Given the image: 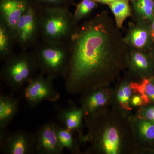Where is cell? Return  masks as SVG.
I'll return each instance as SVG.
<instances>
[{
  "instance_id": "obj_1",
  "label": "cell",
  "mask_w": 154,
  "mask_h": 154,
  "mask_svg": "<svg viewBox=\"0 0 154 154\" xmlns=\"http://www.w3.org/2000/svg\"><path fill=\"white\" fill-rule=\"evenodd\" d=\"M70 57L64 75L71 95L108 87L127 68L128 48L107 11L78 25L70 41Z\"/></svg>"
},
{
  "instance_id": "obj_2",
  "label": "cell",
  "mask_w": 154,
  "mask_h": 154,
  "mask_svg": "<svg viewBox=\"0 0 154 154\" xmlns=\"http://www.w3.org/2000/svg\"><path fill=\"white\" fill-rule=\"evenodd\" d=\"M85 121L88 133L80 142L90 144L87 153L123 154L137 148L133 121L118 107L105 109Z\"/></svg>"
},
{
  "instance_id": "obj_3",
  "label": "cell",
  "mask_w": 154,
  "mask_h": 154,
  "mask_svg": "<svg viewBox=\"0 0 154 154\" xmlns=\"http://www.w3.org/2000/svg\"><path fill=\"white\" fill-rule=\"evenodd\" d=\"M78 25L68 8H40V37L42 41L69 43Z\"/></svg>"
},
{
  "instance_id": "obj_4",
  "label": "cell",
  "mask_w": 154,
  "mask_h": 154,
  "mask_svg": "<svg viewBox=\"0 0 154 154\" xmlns=\"http://www.w3.org/2000/svg\"><path fill=\"white\" fill-rule=\"evenodd\" d=\"M38 69L46 76L63 78L70 57L69 43H54L40 40L32 48Z\"/></svg>"
},
{
  "instance_id": "obj_5",
  "label": "cell",
  "mask_w": 154,
  "mask_h": 154,
  "mask_svg": "<svg viewBox=\"0 0 154 154\" xmlns=\"http://www.w3.org/2000/svg\"><path fill=\"white\" fill-rule=\"evenodd\" d=\"M3 63L0 73L1 79L14 92L19 91L28 83L38 69L31 51L21 50Z\"/></svg>"
},
{
  "instance_id": "obj_6",
  "label": "cell",
  "mask_w": 154,
  "mask_h": 154,
  "mask_svg": "<svg viewBox=\"0 0 154 154\" xmlns=\"http://www.w3.org/2000/svg\"><path fill=\"white\" fill-rule=\"evenodd\" d=\"M40 8L29 3L13 31L15 45L21 50L32 48L41 40Z\"/></svg>"
},
{
  "instance_id": "obj_7",
  "label": "cell",
  "mask_w": 154,
  "mask_h": 154,
  "mask_svg": "<svg viewBox=\"0 0 154 154\" xmlns=\"http://www.w3.org/2000/svg\"><path fill=\"white\" fill-rule=\"evenodd\" d=\"M54 79L40 72L28 83L24 91V98L28 107L33 108L44 101L54 102L60 98V94L54 85Z\"/></svg>"
},
{
  "instance_id": "obj_8",
  "label": "cell",
  "mask_w": 154,
  "mask_h": 154,
  "mask_svg": "<svg viewBox=\"0 0 154 154\" xmlns=\"http://www.w3.org/2000/svg\"><path fill=\"white\" fill-rule=\"evenodd\" d=\"M0 150L5 154H34L33 133L25 130L0 135Z\"/></svg>"
},
{
  "instance_id": "obj_9",
  "label": "cell",
  "mask_w": 154,
  "mask_h": 154,
  "mask_svg": "<svg viewBox=\"0 0 154 154\" xmlns=\"http://www.w3.org/2000/svg\"><path fill=\"white\" fill-rule=\"evenodd\" d=\"M54 122H46L33 133L36 154H62L64 149L59 142Z\"/></svg>"
},
{
  "instance_id": "obj_10",
  "label": "cell",
  "mask_w": 154,
  "mask_h": 154,
  "mask_svg": "<svg viewBox=\"0 0 154 154\" xmlns=\"http://www.w3.org/2000/svg\"><path fill=\"white\" fill-rule=\"evenodd\" d=\"M123 41L128 48L149 52L154 44L150 24L130 22Z\"/></svg>"
},
{
  "instance_id": "obj_11",
  "label": "cell",
  "mask_w": 154,
  "mask_h": 154,
  "mask_svg": "<svg viewBox=\"0 0 154 154\" xmlns=\"http://www.w3.org/2000/svg\"><path fill=\"white\" fill-rule=\"evenodd\" d=\"M107 87L96 88L81 94L80 102L85 120L105 110L113 95Z\"/></svg>"
},
{
  "instance_id": "obj_12",
  "label": "cell",
  "mask_w": 154,
  "mask_h": 154,
  "mask_svg": "<svg viewBox=\"0 0 154 154\" xmlns=\"http://www.w3.org/2000/svg\"><path fill=\"white\" fill-rule=\"evenodd\" d=\"M54 108L56 111L57 118L62 126L73 132H78L79 139L82 137L81 129L83 118L85 117L83 108L77 107L70 100L68 101L66 107H62L56 104Z\"/></svg>"
},
{
  "instance_id": "obj_13",
  "label": "cell",
  "mask_w": 154,
  "mask_h": 154,
  "mask_svg": "<svg viewBox=\"0 0 154 154\" xmlns=\"http://www.w3.org/2000/svg\"><path fill=\"white\" fill-rule=\"evenodd\" d=\"M127 68L133 74L143 79L154 75V62L149 52L128 48Z\"/></svg>"
},
{
  "instance_id": "obj_14",
  "label": "cell",
  "mask_w": 154,
  "mask_h": 154,
  "mask_svg": "<svg viewBox=\"0 0 154 154\" xmlns=\"http://www.w3.org/2000/svg\"><path fill=\"white\" fill-rule=\"evenodd\" d=\"M28 4V0H0V22L13 33Z\"/></svg>"
},
{
  "instance_id": "obj_15",
  "label": "cell",
  "mask_w": 154,
  "mask_h": 154,
  "mask_svg": "<svg viewBox=\"0 0 154 154\" xmlns=\"http://www.w3.org/2000/svg\"><path fill=\"white\" fill-rule=\"evenodd\" d=\"M19 99L12 95H0V135L8 132V127L19 111Z\"/></svg>"
},
{
  "instance_id": "obj_16",
  "label": "cell",
  "mask_w": 154,
  "mask_h": 154,
  "mask_svg": "<svg viewBox=\"0 0 154 154\" xmlns=\"http://www.w3.org/2000/svg\"><path fill=\"white\" fill-rule=\"evenodd\" d=\"M132 17L135 22L150 24L154 16V0H133Z\"/></svg>"
},
{
  "instance_id": "obj_17",
  "label": "cell",
  "mask_w": 154,
  "mask_h": 154,
  "mask_svg": "<svg viewBox=\"0 0 154 154\" xmlns=\"http://www.w3.org/2000/svg\"><path fill=\"white\" fill-rule=\"evenodd\" d=\"M15 45L13 32L0 22V60L4 62L14 54Z\"/></svg>"
},
{
  "instance_id": "obj_18",
  "label": "cell",
  "mask_w": 154,
  "mask_h": 154,
  "mask_svg": "<svg viewBox=\"0 0 154 154\" xmlns=\"http://www.w3.org/2000/svg\"><path fill=\"white\" fill-rule=\"evenodd\" d=\"M133 123L137 143L139 141L145 143L154 141V122L138 117L136 120L133 121Z\"/></svg>"
},
{
  "instance_id": "obj_19",
  "label": "cell",
  "mask_w": 154,
  "mask_h": 154,
  "mask_svg": "<svg viewBox=\"0 0 154 154\" xmlns=\"http://www.w3.org/2000/svg\"><path fill=\"white\" fill-rule=\"evenodd\" d=\"M107 5L113 13L116 26L119 29H121L125 20L128 17H132L129 1L126 0L114 1Z\"/></svg>"
},
{
  "instance_id": "obj_20",
  "label": "cell",
  "mask_w": 154,
  "mask_h": 154,
  "mask_svg": "<svg viewBox=\"0 0 154 154\" xmlns=\"http://www.w3.org/2000/svg\"><path fill=\"white\" fill-rule=\"evenodd\" d=\"M56 131L59 142L64 149H66L72 154L80 152L79 143L74 136V132L57 123L56 126Z\"/></svg>"
},
{
  "instance_id": "obj_21",
  "label": "cell",
  "mask_w": 154,
  "mask_h": 154,
  "mask_svg": "<svg viewBox=\"0 0 154 154\" xmlns=\"http://www.w3.org/2000/svg\"><path fill=\"white\" fill-rule=\"evenodd\" d=\"M133 91L131 82H129L128 81L121 83L116 91V99L118 104V108L124 112L131 110V101Z\"/></svg>"
},
{
  "instance_id": "obj_22",
  "label": "cell",
  "mask_w": 154,
  "mask_h": 154,
  "mask_svg": "<svg viewBox=\"0 0 154 154\" xmlns=\"http://www.w3.org/2000/svg\"><path fill=\"white\" fill-rule=\"evenodd\" d=\"M97 7V3L95 0H82L76 5L74 18L77 24L84 19H89L93 11Z\"/></svg>"
},
{
  "instance_id": "obj_23",
  "label": "cell",
  "mask_w": 154,
  "mask_h": 154,
  "mask_svg": "<svg viewBox=\"0 0 154 154\" xmlns=\"http://www.w3.org/2000/svg\"><path fill=\"white\" fill-rule=\"evenodd\" d=\"M28 2L40 8L52 7L68 8L72 3L73 0H28Z\"/></svg>"
},
{
  "instance_id": "obj_24",
  "label": "cell",
  "mask_w": 154,
  "mask_h": 154,
  "mask_svg": "<svg viewBox=\"0 0 154 154\" xmlns=\"http://www.w3.org/2000/svg\"><path fill=\"white\" fill-rule=\"evenodd\" d=\"M141 84L143 88L144 93L154 102V79L153 77L142 79Z\"/></svg>"
},
{
  "instance_id": "obj_25",
  "label": "cell",
  "mask_w": 154,
  "mask_h": 154,
  "mask_svg": "<svg viewBox=\"0 0 154 154\" xmlns=\"http://www.w3.org/2000/svg\"><path fill=\"white\" fill-rule=\"evenodd\" d=\"M151 100L145 94H138L132 96L131 101V105L134 106H141L147 105L150 102Z\"/></svg>"
},
{
  "instance_id": "obj_26",
  "label": "cell",
  "mask_w": 154,
  "mask_h": 154,
  "mask_svg": "<svg viewBox=\"0 0 154 154\" xmlns=\"http://www.w3.org/2000/svg\"><path fill=\"white\" fill-rule=\"evenodd\" d=\"M138 117L152 121L154 120V106L143 108L140 112Z\"/></svg>"
},
{
  "instance_id": "obj_27",
  "label": "cell",
  "mask_w": 154,
  "mask_h": 154,
  "mask_svg": "<svg viewBox=\"0 0 154 154\" xmlns=\"http://www.w3.org/2000/svg\"><path fill=\"white\" fill-rule=\"evenodd\" d=\"M151 31V34L154 43V16L150 24Z\"/></svg>"
},
{
  "instance_id": "obj_28",
  "label": "cell",
  "mask_w": 154,
  "mask_h": 154,
  "mask_svg": "<svg viewBox=\"0 0 154 154\" xmlns=\"http://www.w3.org/2000/svg\"><path fill=\"white\" fill-rule=\"evenodd\" d=\"M116 1H121V0H104V1H103V2L101 3V4H104V5H107V4H109V3ZM126 1H131V2H132L133 0H126Z\"/></svg>"
},
{
  "instance_id": "obj_29",
  "label": "cell",
  "mask_w": 154,
  "mask_h": 154,
  "mask_svg": "<svg viewBox=\"0 0 154 154\" xmlns=\"http://www.w3.org/2000/svg\"><path fill=\"white\" fill-rule=\"evenodd\" d=\"M150 54L151 56L152 59L154 62V43L153 45L152 46L151 49L150 51H149Z\"/></svg>"
},
{
  "instance_id": "obj_30",
  "label": "cell",
  "mask_w": 154,
  "mask_h": 154,
  "mask_svg": "<svg viewBox=\"0 0 154 154\" xmlns=\"http://www.w3.org/2000/svg\"><path fill=\"white\" fill-rule=\"evenodd\" d=\"M95 1H96L97 3H101L103 1H104V0H95Z\"/></svg>"
},
{
  "instance_id": "obj_31",
  "label": "cell",
  "mask_w": 154,
  "mask_h": 154,
  "mask_svg": "<svg viewBox=\"0 0 154 154\" xmlns=\"http://www.w3.org/2000/svg\"><path fill=\"white\" fill-rule=\"evenodd\" d=\"M152 122H154V120H153V121H152Z\"/></svg>"
},
{
  "instance_id": "obj_32",
  "label": "cell",
  "mask_w": 154,
  "mask_h": 154,
  "mask_svg": "<svg viewBox=\"0 0 154 154\" xmlns=\"http://www.w3.org/2000/svg\"><path fill=\"white\" fill-rule=\"evenodd\" d=\"M152 77H153V78L154 79V76H153Z\"/></svg>"
}]
</instances>
